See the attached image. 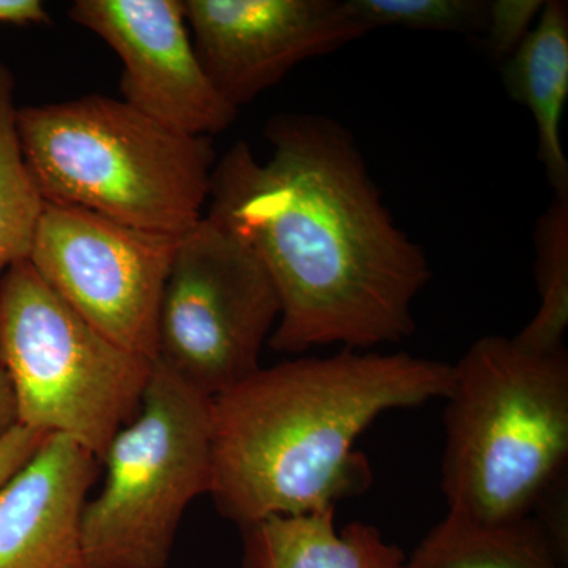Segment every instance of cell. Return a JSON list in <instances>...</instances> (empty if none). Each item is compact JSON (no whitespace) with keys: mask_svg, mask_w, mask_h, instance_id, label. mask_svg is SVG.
<instances>
[{"mask_svg":"<svg viewBox=\"0 0 568 568\" xmlns=\"http://www.w3.org/2000/svg\"><path fill=\"white\" fill-rule=\"evenodd\" d=\"M264 136L265 162L244 141L216 159L204 215L272 276L280 317L268 346L301 354L405 342L432 267L384 204L353 133L327 115L286 112Z\"/></svg>","mask_w":568,"mask_h":568,"instance_id":"cell-1","label":"cell"},{"mask_svg":"<svg viewBox=\"0 0 568 568\" xmlns=\"http://www.w3.org/2000/svg\"><path fill=\"white\" fill-rule=\"evenodd\" d=\"M452 365L339 349L261 366L212 398L209 495L241 529L335 510L372 481L355 443L388 410L444 399Z\"/></svg>","mask_w":568,"mask_h":568,"instance_id":"cell-2","label":"cell"},{"mask_svg":"<svg viewBox=\"0 0 568 568\" xmlns=\"http://www.w3.org/2000/svg\"><path fill=\"white\" fill-rule=\"evenodd\" d=\"M443 487L448 511L481 523L532 517L568 459V355L511 336L476 339L452 365Z\"/></svg>","mask_w":568,"mask_h":568,"instance_id":"cell-3","label":"cell"},{"mask_svg":"<svg viewBox=\"0 0 568 568\" xmlns=\"http://www.w3.org/2000/svg\"><path fill=\"white\" fill-rule=\"evenodd\" d=\"M17 125L48 204L174 237L203 220L216 163L211 138L175 132L100 93L18 108Z\"/></svg>","mask_w":568,"mask_h":568,"instance_id":"cell-4","label":"cell"},{"mask_svg":"<svg viewBox=\"0 0 568 568\" xmlns=\"http://www.w3.org/2000/svg\"><path fill=\"white\" fill-rule=\"evenodd\" d=\"M0 365L18 424L70 437L102 463L140 410L153 362L95 331L22 261L0 278Z\"/></svg>","mask_w":568,"mask_h":568,"instance_id":"cell-5","label":"cell"},{"mask_svg":"<svg viewBox=\"0 0 568 568\" xmlns=\"http://www.w3.org/2000/svg\"><path fill=\"white\" fill-rule=\"evenodd\" d=\"M102 463L106 481L82 515L92 568L166 567L186 508L211 489L212 398L153 362L140 410Z\"/></svg>","mask_w":568,"mask_h":568,"instance_id":"cell-6","label":"cell"},{"mask_svg":"<svg viewBox=\"0 0 568 568\" xmlns=\"http://www.w3.org/2000/svg\"><path fill=\"white\" fill-rule=\"evenodd\" d=\"M278 317V293L263 261L204 215L179 239L153 362L213 398L263 366Z\"/></svg>","mask_w":568,"mask_h":568,"instance_id":"cell-7","label":"cell"},{"mask_svg":"<svg viewBox=\"0 0 568 568\" xmlns=\"http://www.w3.org/2000/svg\"><path fill=\"white\" fill-rule=\"evenodd\" d=\"M179 239L47 203L28 261L85 323L153 362L160 305Z\"/></svg>","mask_w":568,"mask_h":568,"instance_id":"cell-8","label":"cell"},{"mask_svg":"<svg viewBox=\"0 0 568 568\" xmlns=\"http://www.w3.org/2000/svg\"><path fill=\"white\" fill-rule=\"evenodd\" d=\"M194 51L235 110L295 67L369 33L345 0H183Z\"/></svg>","mask_w":568,"mask_h":568,"instance_id":"cell-9","label":"cell"},{"mask_svg":"<svg viewBox=\"0 0 568 568\" xmlns=\"http://www.w3.org/2000/svg\"><path fill=\"white\" fill-rule=\"evenodd\" d=\"M69 14L121 58L122 100L134 110L201 138L237 119L197 59L183 0H77Z\"/></svg>","mask_w":568,"mask_h":568,"instance_id":"cell-10","label":"cell"},{"mask_svg":"<svg viewBox=\"0 0 568 568\" xmlns=\"http://www.w3.org/2000/svg\"><path fill=\"white\" fill-rule=\"evenodd\" d=\"M99 467L70 437H44L0 487V568H92L82 515Z\"/></svg>","mask_w":568,"mask_h":568,"instance_id":"cell-11","label":"cell"},{"mask_svg":"<svg viewBox=\"0 0 568 568\" xmlns=\"http://www.w3.org/2000/svg\"><path fill=\"white\" fill-rule=\"evenodd\" d=\"M504 88L528 108L537 129V156L555 194H568L562 119L568 99V3L545 2L532 31L503 62Z\"/></svg>","mask_w":568,"mask_h":568,"instance_id":"cell-12","label":"cell"},{"mask_svg":"<svg viewBox=\"0 0 568 568\" xmlns=\"http://www.w3.org/2000/svg\"><path fill=\"white\" fill-rule=\"evenodd\" d=\"M245 568H405L402 548L355 521L336 528L335 510L275 517L242 529Z\"/></svg>","mask_w":568,"mask_h":568,"instance_id":"cell-13","label":"cell"},{"mask_svg":"<svg viewBox=\"0 0 568 568\" xmlns=\"http://www.w3.org/2000/svg\"><path fill=\"white\" fill-rule=\"evenodd\" d=\"M562 544L536 518L481 523L448 511L405 568H562Z\"/></svg>","mask_w":568,"mask_h":568,"instance_id":"cell-14","label":"cell"},{"mask_svg":"<svg viewBox=\"0 0 568 568\" xmlns=\"http://www.w3.org/2000/svg\"><path fill=\"white\" fill-rule=\"evenodd\" d=\"M13 73L0 63V278L29 260L47 201L29 170L18 134Z\"/></svg>","mask_w":568,"mask_h":568,"instance_id":"cell-15","label":"cell"},{"mask_svg":"<svg viewBox=\"0 0 568 568\" xmlns=\"http://www.w3.org/2000/svg\"><path fill=\"white\" fill-rule=\"evenodd\" d=\"M536 283L540 305L515 339L537 353L564 349L568 327V194H555L537 220Z\"/></svg>","mask_w":568,"mask_h":568,"instance_id":"cell-16","label":"cell"},{"mask_svg":"<svg viewBox=\"0 0 568 568\" xmlns=\"http://www.w3.org/2000/svg\"><path fill=\"white\" fill-rule=\"evenodd\" d=\"M347 10L369 31H409L484 36L488 0H345Z\"/></svg>","mask_w":568,"mask_h":568,"instance_id":"cell-17","label":"cell"},{"mask_svg":"<svg viewBox=\"0 0 568 568\" xmlns=\"http://www.w3.org/2000/svg\"><path fill=\"white\" fill-rule=\"evenodd\" d=\"M544 6V0H488L484 40L489 58L506 62L532 31Z\"/></svg>","mask_w":568,"mask_h":568,"instance_id":"cell-18","label":"cell"},{"mask_svg":"<svg viewBox=\"0 0 568 568\" xmlns=\"http://www.w3.org/2000/svg\"><path fill=\"white\" fill-rule=\"evenodd\" d=\"M44 433L18 425L0 443V487L28 463L43 443Z\"/></svg>","mask_w":568,"mask_h":568,"instance_id":"cell-19","label":"cell"},{"mask_svg":"<svg viewBox=\"0 0 568 568\" xmlns=\"http://www.w3.org/2000/svg\"><path fill=\"white\" fill-rule=\"evenodd\" d=\"M51 22L40 0H0V24L32 26Z\"/></svg>","mask_w":568,"mask_h":568,"instance_id":"cell-20","label":"cell"},{"mask_svg":"<svg viewBox=\"0 0 568 568\" xmlns=\"http://www.w3.org/2000/svg\"><path fill=\"white\" fill-rule=\"evenodd\" d=\"M18 425L20 424H18L17 398H14L9 376L0 365V443Z\"/></svg>","mask_w":568,"mask_h":568,"instance_id":"cell-21","label":"cell"}]
</instances>
